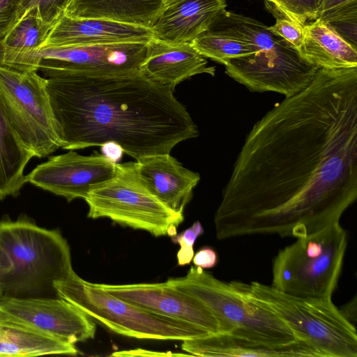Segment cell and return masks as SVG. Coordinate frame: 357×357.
I'll list each match as a JSON object with an SVG mask.
<instances>
[{
	"label": "cell",
	"mask_w": 357,
	"mask_h": 357,
	"mask_svg": "<svg viewBox=\"0 0 357 357\" xmlns=\"http://www.w3.org/2000/svg\"><path fill=\"white\" fill-rule=\"evenodd\" d=\"M357 198V67L319 68L252 126L214 215L216 237L304 238Z\"/></svg>",
	"instance_id": "6da1fadb"
},
{
	"label": "cell",
	"mask_w": 357,
	"mask_h": 357,
	"mask_svg": "<svg viewBox=\"0 0 357 357\" xmlns=\"http://www.w3.org/2000/svg\"><path fill=\"white\" fill-rule=\"evenodd\" d=\"M61 148L119 145L136 161L169 153L199 130L168 87L139 71L89 75L44 73Z\"/></svg>",
	"instance_id": "7a4b0ae2"
},
{
	"label": "cell",
	"mask_w": 357,
	"mask_h": 357,
	"mask_svg": "<svg viewBox=\"0 0 357 357\" xmlns=\"http://www.w3.org/2000/svg\"><path fill=\"white\" fill-rule=\"evenodd\" d=\"M231 284L280 319L321 357H357L356 327L331 299L294 296L258 282Z\"/></svg>",
	"instance_id": "3957f363"
},
{
	"label": "cell",
	"mask_w": 357,
	"mask_h": 357,
	"mask_svg": "<svg viewBox=\"0 0 357 357\" xmlns=\"http://www.w3.org/2000/svg\"><path fill=\"white\" fill-rule=\"evenodd\" d=\"M0 243L12 268L3 295L38 294L73 272L70 246L58 229H47L28 218L0 220Z\"/></svg>",
	"instance_id": "277c9868"
},
{
	"label": "cell",
	"mask_w": 357,
	"mask_h": 357,
	"mask_svg": "<svg viewBox=\"0 0 357 357\" xmlns=\"http://www.w3.org/2000/svg\"><path fill=\"white\" fill-rule=\"evenodd\" d=\"M347 245V235L340 222L298 238L274 258L271 286L294 296L331 299Z\"/></svg>",
	"instance_id": "5b68a950"
},
{
	"label": "cell",
	"mask_w": 357,
	"mask_h": 357,
	"mask_svg": "<svg viewBox=\"0 0 357 357\" xmlns=\"http://www.w3.org/2000/svg\"><path fill=\"white\" fill-rule=\"evenodd\" d=\"M58 297L72 303L113 332L137 339L185 340L210 335L189 323L153 313L121 299L75 271L56 281Z\"/></svg>",
	"instance_id": "8992f818"
},
{
	"label": "cell",
	"mask_w": 357,
	"mask_h": 357,
	"mask_svg": "<svg viewBox=\"0 0 357 357\" xmlns=\"http://www.w3.org/2000/svg\"><path fill=\"white\" fill-rule=\"evenodd\" d=\"M167 282L203 303L226 333L252 341L284 344L296 340L291 330L273 313L203 268L192 266L181 278Z\"/></svg>",
	"instance_id": "52a82bcc"
},
{
	"label": "cell",
	"mask_w": 357,
	"mask_h": 357,
	"mask_svg": "<svg viewBox=\"0 0 357 357\" xmlns=\"http://www.w3.org/2000/svg\"><path fill=\"white\" fill-rule=\"evenodd\" d=\"M84 200L88 218H107L156 237L175 236L184 219L182 213L169 208L149 190L135 162L116 163L112 177L96 185Z\"/></svg>",
	"instance_id": "ba28073f"
},
{
	"label": "cell",
	"mask_w": 357,
	"mask_h": 357,
	"mask_svg": "<svg viewBox=\"0 0 357 357\" xmlns=\"http://www.w3.org/2000/svg\"><path fill=\"white\" fill-rule=\"evenodd\" d=\"M45 84L37 72L0 66V96L9 121L24 146L38 158L61 148Z\"/></svg>",
	"instance_id": "9c48e42d"
},
{
	"label": "cell",
	"mask_w": 357,
	"mask_h": 357,
	"mask_svg": "<svg viewBox=\"0 0 357 357\" xmlns=\"http://www.w3.org/2000/svg\"><path fill=\"white\" fill-rule=\"evenodd\" d=\"M226 74L252 92L272 91L291 97L307 87L319 68L289 43L268 52L229 60Z\"/></svg>",
	"instance_id": "30bf717a"
},
{
	"label": "cell",
	"mask_w": 357,
	"mask_h": 357,
	"mask_svg": "<svg viewBox=\"0 0 357 357\" xmlns=\"http://www.w3.org/2000/svg\"><path fill=\"white\" fill-rule=\"evenodd\" d=\"M0 319L73 344L95 337L91 317L58 297L0 296Z\"/></svg>",
	"instance_id": "8fae6325"
},
{
	"label": "cell",
	"mask_w": 357,
	"mask_h": 357,
	"mask_svg": "<svg viewBox=\"0 0 357 357\" xmlns=\"http://www.w3.org/2000/svg\"><path fill=\"white\" fill-rule=\"evenodd\" d=\"M147 43L102 45L44 46L38 49L43 73L60 71L89 75L139 71Z\"/></svg>",
	"instance_id": "7c38bea8"
},
{
	"label": "cell",
	"mask_w": 357,
	"mask_h": 357,
	"mask_svg": "<svg viewBox=\"0 0 357 357\" xmlns=\"http://www.w3.org/2000/svg\"><path fill=\"white\" fill-rule=\"evenodd\" d=\"M115 162L103 154L82 155L73 150L36 166L25 176L26 182L65 197L68 202L85 199L96 185L114 175Z\"/></svg>",
	"instance_id": "4fadbf2b"
},
{
	"label": "cell",
	"mask_w": 357,
	"mask_h": 357,
	"mask_svg": "<svg viewBox=\"0 0 357 357\" xmlns=\"http://www.w3.org/2000/svg\"><path fill=\"white\" fill-rule=\"evenodd\" d=\"M98 285L109 294L153 313L189 323L210 334L226 333L221 323L203 303L167 281Z\"/></svg>",
	"instance_id": "5bb4252c"
},
{
	"label": "cell",
	"mask_w": 357,
	"mask_h": 357,
	"mask_svg": "<svg viewBox=\"0 0 357 357\" xmlns=\"http://www.w3.org/2000/svg\"><path fill=\"white\" fill-rule=\"evenodd\" d=\"M152 38L153 32L149 27L64 14L52 26L42 47L147 43Z\"/></svg>",
	"instance_id": "9a60e30c"
},
{
	"label": "cell",
	"mask_w": 357,
	"mask_h": 357,
	"mask_svg": "<svg viewBox=\"0 0 357 357\" xmlns=\"http://www.w3.org/2000/svg\"><path fill=\"white\" fill-rule=\"evenodd\" d=\"M139 70L148 79L173 91L179 83L194 75L215 73V68L208 66L190 43L167 42L153 37L146 43Z\"/></svg>",
	"instance_id": "2e32d148"
},
{
	"label": "cell",
	"mask_w": 357,
	"mask_h": 357,
	"mask_svg": "<svg viewBox=\"0 0 357 357\" xmlns=\"http://www.w3.org/2000/svg\"><path fill=\"white\" fill-rule=\"evenodd\" d=\"M135 162L149 190L169 208L183 213L200 181L199 174L183 167L169 153L149 155Z\"/></svg>",
	"instance_id": "e0dca14e"
},
{
	"label": "cell",
	"mask_w": 357,
	"mask_h": 357,
	"mask_svg": "<svg viewBox=\"0 0 357 357\" xmlns=\"http://www.w3.org/2000/svg\"><path fill=\"white\" fill-rule=\"evenodd\" d=\"M226 7L225 0H175L164 8L151 26L153 37L190 43L211 28Z\"/></svg>",
	"instance_id": "ac0fdd59"
},
{
	"label": "cell",
	"mask_w": 357,
	"mask_h": 357,
	"mask_svg": "<svg viewBox=\"0 0 357 357\" xmlns=\"http://www.w3.org/2000/svg\"><path fill=\"white\" fill-rule=\"evenodd\" d=\"M181 349L190 356H321L307 343L297 339L284 344H269L229 333L185 340Z\"/></svg>",
	"instance_id": "d6986e66"
},
{
	"label": "cell",
	"mask_w": 357,
	"mask_h": 357,
	"mask_svg": "<svg viewBox=\"0 0 357 357\" xmlns=\"http://www.w3.org/2000/svg\"><path fill=\"white\" fill-rule=\"evenodd\" d=\"M52 28L33 10L28 11L0 40V66L21 72H37L40 62L38 49Z\"/></svg>",
	"instance_id": "ffe728a7"
},
{
	"label": "cell",
	"mask_w": 357,
	"mask_h": 357,
	"mask_svg": "<svg viewBox=\"0 0 357 357\" xmlns=\"http://www.w3.org/2000/svg\"><path fill=\"white\" fill-rule=\"evenodd\" d=\"M298 52L318 68L357 67L356 47L319 18L304 25L303 40Z\"/></svg>",
	"instance_id": "44dd1931"
},
{
	"label": "cell",
	"mask_w": 357,
	"mask_h": 357,
	"mask_svg": "<svg viewBox=\"0 0 357 357\" xmlns=\"http://www.w3.org/2000/svg\"><path fill=\"white\" fill-rule=\"evenodd\" d=\"M164 8L163 0H73L65 14L151 28Z\"/></svg>",
	"instance_id": "7402d4cb"
},
{
	"label": "cell",
	"mask_w": 357,
	"mask_h": 357,
	"mask_svg": "<svg viewBox=\"0 0 357 357\" xmlns=\"http://www.w3.org/2000/svg\"><path fill=\"white\" fill-rule=\"evenodd\" d=\"M33 157L14 130L0 96V199L20 194L26 183L25 167Z\"/></svg>",
	"instance_id": "603a6c76"
},
{
	"label": "cell",
	"mask_w": 357,
	"mask_h": 357,
	"mask_svg": "<svg viewBox=\"0 0 357 357\" xmlns=\"http://www.w3.org/2000/svg\"><path fill=\"white\" fill-rule=\"evenodd\" d=\"M73 344L0 319V357H30L50 354L76 356Z\"/></svg>",
	"instance_id": "cb8c5ba5"
},
{
	"label": "cell",
	"mask_w": 357,
	"mask_h": 357,
	"mask_svg": "<svg viewBox=\"0 0 357 357\" xmlns=\"http://www.w3.org/2000/svg\"><path fill=\"white\" fill-rule=\"evenodd\" d=\"M194 49L204 58L225 65L229 60L253 54L255 47L236 37L208 29L191 43Z\"/></svg>",
	"instance_id": "d4e9b609"
},
{
	"label": "cell",
	"mask_w": 357,
	"mask_h": 357,
	"mask_svg": "<svg viewBox=\"0 0 357 357\" xmlns=\"http://www.w3.org/2000/svg\"><path fill=\"white\" fill-rule=\"evenodd\" d=\"M317 18L331 26L357 22V0H320Z\"/></svg>",
	"instance_id": "484cf974"
},
{
	"label": "cell",
	"mask_w": 357,
	"mask_h": 357,
	"mask_svg": "<svg viewBox=\"0 0 357 357\" xmlns=\"http://www.w3.org/2000/svg\"><path fill=\"white\" fill-rule=\"evenodd\" d=\"M264 3L275 17V24L268 26L270 31L284 39L298 51L303 40L304 25L289 17L269 1H264Z\"/></svg>",
	"instance_id": "4316f807"
},
{
	"label": "cell",
	"mask_w": 357,
	"mask_h": 357,
	"mask_svg": "<svg viewBox=\"0 0 357 357\" xmlns=\"http://www.w3.org/2000/svg\"><path fill=\"white\" fill-rule=\"evenodd\" d=\"M73 1L22 0L18 20L28 11L33 10L40 20L53 26L65 14Z\"/></svg>",
	"instance_id": "83f0119b"
},
{
	"label": "cell",
	"mask_w": 357,
	"mask_h": 357,
	"mask_svg": "<svg viewBox=\"0 0 357 357\" xmlns=\"http://www.w3.org/2000/svg\"><path fill=\"white\" fill-rule=\"evenodd\" d=\"M292 20L305 25L317 19L320 0H264Z\"/></svg>",
	"instance_id": "f1b7e54d"
},
{
	"label": "cell",
	"mask_w": 357,
	"mask_h": 357,
	"mask_svg": "<svg viewBox=\"0 0 357 357\" xmlns=\"http://www.w3.org/2000/svg\"><path fill=\"white\" fill-rule=\"evenodd\" d=\"M204 232V230L200 222L196 221L189 228L171 237L173 243L180 245L177 253L179 266L188 265L192 262L195 255L193 245L196 239Z\"/></svg>",
	"instance_id": "f546056e"
},
{
	"label": "cell",
	"mask_w": 357,
	"mask_h": 357,
	"mask_svg": "<svg viewBox=\"0 0 357 357\" xmlns=\"http://www.w3.org/2000/svg\"><path fill=\"white\" fill-rule=\"evenodd\" d=\"M22 0H0V40L17 22Z\"/></svg>",
	"instance_id": "4dcf8cb0"
},
{
	"label": "cell",
	"mask_w": 357,
	"mask_h": 357,
	"mask_svg": "<svg viewBox=\"0 0 357 357\" xmlns=\"http://www.w3.org/2000/svg\"><path fill=\"white\" fill-rule=\"evenodd\" d=\"M218 257L216 252L210 247L199 249L192 258L194 266L203 269L211 268L216 266Z\"/></svg>",
	"instance_id": "1f68e13d"
},
{
	"label": "cell",
	"mask_w": 357,
	"mask_h": 357,
	"mask_svg": "<svg viewBox=\"0 0 357 357\" xmlns=\"http://www.w3.org/2000/svg\"><path fill=\"white\" fill-rule=\"evenodd\" d=\"M111 356H190L188 354H173L168 352L151 351L144 349H132L127 351H119L114 352Z\"/></svg>",
	"instance_id": "d6a6232c"
},
{
	"label": "cell",
	"mask_w": 357,
	"mask_h": 357,
	"mask_svg": "<svg viewBox=\"0 0 357 357\" xmlns=\"http://www.w3.org/2000/svg\"><path fill=\"white\" fill-rule=\"evenodd\" d=\"M12 268L11 259L0 243V296L3 295V282Z\"/></svg>",
	"instance_id": "836d02e7"
},
{
	"label": "cell",
	"mask_w": 357,
	"mask_h": 357,
	"mask_svg": "<svg viewBox=\"0 0 357 357\" xmlns=\"http://www.w3.org/2000/svg\"><path fill=\"white\" fill-rule=\"evenodd\" d=\"M102 154L111 160L116 162L121 158L123 150L119 145L114 142H107L101 146Z\"/></svg>",
	"instance_id": "e575fe53"
},
{
	"label": "cell",
	"mask_w": 357,
	"mask_h": 357,
	"mask_svg": "<svg viewBox=\"0 0 357 357\" xmlns=\"http://www.w3.org/2000/svg\"><path fill=\"white\" fill-rule=\"evenodd\" d=\"M356 297L355 296L353 299V301H351L348 303L346 304L345 307H343L341 310L340 309V312L343 314V316L351 323V318L354 319V321H356V317H354L352 315V312L354 314H356V310H354L353 309L356 308ZM352 324V323H351Z\"/></svg>",
	"instance_id": "d590c367"
},
{
	"label": "cell",
	"mask_w": 357,
	"mask_h": 357,
	"mask_svg": "<svg viewBox=\"0 0 357 357\" xmlns=\"http://www.w3.org/2000/svg\"><path fill=\"white\" fill-rule=\"evenodd\" d=\"M175 0H163L164 1V5H165V7L168 6L169 3H171L172 2H173Z\"/></svg>",
	"instance_id": "8d00e7d4"
}]
</instances>
